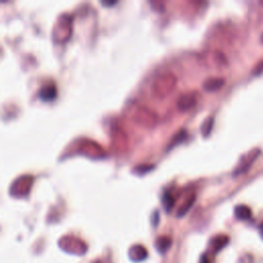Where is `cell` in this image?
I'll use <instances>...</instances> for the list:
<instances>
[{
    "instance_id": "1",
    "label": "cell",
    "mask_w": 263,
    "mask_h": 263,
    "mask_svg": "<svg viewBox=\"0 0 263 263\" xmlns=\"http://www.w3.org/2000/svg\"><path fill=\"white\" fill-rule=\"evenodd\" d=\"M38 96L42 101H51L57 96V89L54 85H46L40 89Z\"/></svg>"
},
{
    "instance_id": "2",
    "label": "cell",
    "mask_w": 263,
    "mask_h": 263,
    "mask_svg": "<svg viewBox=\"0 0 263 263\" xmlns=\"http://www.w3.org/2000/svg\"><path fill=\"white\" fill-rule=\"evenodd\" d=\"M224 85V80L220 78V77H212L209 78L205 82L204 84V89L208 92H213V91H217L219 90L221 87H223Z\"/></svg>"
},
{
    "instance_id": "3",
    "label": "cell",
    "mask_w": 263,
    "mask_h": 263,
    "mask_svg": "<svg viewBox=\"0 0 263 263\" xmlns=\"http://www.w3.org/2000/svg\"><path fill=\"white\" fill-rule=\"evenodd\" d=\"M259 153H260V151H259L258 149L253 150V151L250 153V156L248 157V161H247L246 163L242 164V165L240 166V168L235 171V175H238V174H242L243 172H246V171L250 168V166L253 164V162L257 159V156H258V154H259Z\"/></svg>"
},
{
    "instance_id": "4",
    "label": "cell",
    "mask_w": 263,
    "mask_h": 263,
    "mask_svg": "<svg viewBox=\"0 0 263 263\" xmlns=\"http://www.w3.org/2000/svg\"><path fill=\"white\" fill-rule=\"evenodd\" d=\"M234 214L236 216L238 219L240 220H247L251 217L252 215V212H251V209L245 205H241V206H238L234 210Z\"/></svg>"
},
{
    "instance_id": "5",
    "label": "cell",
    "mask_w": 263,
    "mask_h": 263,
    "mask_svg": "<svg viewBox=\"0 0 263 263\" xmlns=\"http://www.w3.org/2000/svg\"><path fill=\"white\" fill-rule=\"evenodd\" d=\"M175 200L174 197L170 194V192H165L163 195V206L167 212H170L171 209L174 207Z\"/></svg>"
},
{
    "instance_id": "6",
    "label": "cell",
    "mask_w": 263,
    "mask_h": 263,
    "mask_svg": "<svg viewBox=\"0 0 263 263\" xmlns=\"http://www.w3.org/2000/svg\"><path fill=\"white\" fill-rule=\"evenodd\" d=\"M170 246H171V240L169 239V238H166V236H164V238H160L159 240H157V242H156V245H155V247L159 249V251L160 252H166L169 248H170Z\"/></svg>"
},
{
    "instance_id": "7",
    "label": "cell",
    "mask_w": 263,
    "mask_h": 263,
    "mask_svg": "<svg viewBox=\"0 0 263 263\" xmlns=\"http://www.w3.org/2000/svg\"><path fill=\"white\" fill-rule=\"evenodd\" d=\"M185 137H186V133H185V130L183 129V130H180V133H178L173 139H172V141H171V143H170V145L168 146V148L169 149H171L172 147H174L175 145H177V144H179L180 142H182L184 139H185Z\"/></svg>"
},
{
    "instance_id": "8",
    "label": "cell",
    "mask_w": 263,
    "mask_h": 263,
    "mask_svg": "<svg viewBox=\"0 0 263 263\" xmlns=\"http://www.w3.org/2000/svg\"><path fill=\"white\" fill-rule=\"evenodd\" d=\"M213 122H214V118H213V117H210L207 121H205L204 126H203V128H202L204 137L208 136V135L211 133V129H212V127H213Z\"/></svg>"
},
{
    "instance_id": "9",
    "label": "cell",
    "mask_w": 263,
    "mask_h": 263,
    "mask_svg": "<svg viewBox=\"0 0 263 263\" xmlns=\"http://www.w3.org/2000/svg\"><path fill=\"white\" fill-rule=\"evenodd\" d=\"M227 242H228V238H227V236L222 235V236L217 238V239L215 240V243H214L216 251H219L220 249H222V248L227 244Z\"/></svg>"
},
{
    "instance_id": "10",
    "label": "cell",
    "mask_w": 263,
    "mask_h": 263,
    "mask_svg": "<svg viewBox=\"0 0 263 263\" xmlns=\"http://www.w3.org/2000/svg\"><path fill=\"white\" fill-rule=\"evenodd\" d=\"M261 72H263V60L256 66V68H255V70H254V73H255V74H259V73H261Z\"/></svg>"
},
{
    "instance_id": "11",
    "label": "cell",
    "mask_w": 263,
    "mask_h": 263,
    "mask_svg": "<svg viewBox=\"0 0 263 263\" xmlns=\"http://www.w3.org/2000/svg\"><path fill=\"white\" fill-rule=\"evenodd\" d=\"M115 4L116 3H114V2L113 3H102L103 6H112V5H115Z\"/></svg>"
},
{
    "instance_id": "12",
    "label": "cell",
    "mask_w": 263,
    "mask_h": 263,
    "mask_svg": "<svg viewBox=\"0 0 263 263\" xmlns=\"http://www.w3.org/2000/svg\"><path fill=\"white\" fill-rule=\"evenodd\" d=\"M260 233H261V235L263 238V224H261V226H260Z\"/></svg>"
},
{
    "instance_id": "13",
    "label": "cell",
    "mask_w": 263,
    "mask_h": 263,
    "mask_svg": "<svg viewBox=\"0 0 263 263\" xmlns=\"http://www.w3.org/2000/svg\"><path fill=\"white\" fill-rule=\"evenodd\" d=\"M261 40H262V41H263V35H262V37H261Z\"/></svg>"
}]
</instances>
